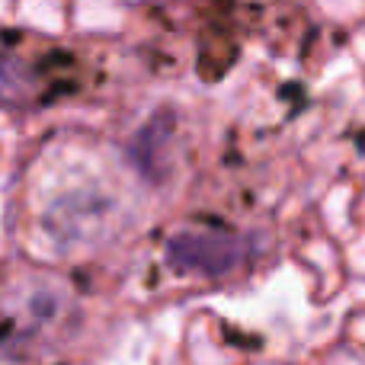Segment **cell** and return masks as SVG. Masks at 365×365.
I'll return each mask as SVG.
<instances>
[{"mask_svg": "<svg viewBox=\"0 0 365 365\" xmlns=\"http://www.w3.org/2000/svg\"><path fill=\"white\" fill-rule=\"evenodd\" d=\"M164 266L199 292H240L259 269V250L247 231L218 218H192L164 240Z\"/></svg>", "mask_w": 365, "mask_h": 365, "instance_id": "obj_1", "label": "cell"}, {"mask_svg": "<svg viewBox=\"0 0 365 365\" xmlns=\"http://www.w3.org/2000/svg\"><path fill=\"white\" fill-rule=\"evenodd\" d=\"M81 64L68 48H32L0 29V103H51L81 87Z\"/></svg>", "mask_w": 365, "mask_h": 365, "instance_id": "obj_2", "label": "cell"}, {"mask_svg": "<svg viewBox=\"0 0 365 365\" xmlns=\"http://www.w3.org/2000/svg\"><path fill=\"white\" fill-rule=\"evenodd\" d=\"M289 259L308 282V302L314 308H327L349 289L340 240L321 231L314 221H311V227L295 231V237L289 240Z\"/></svg>", "mask_w": 365, "mask_h": 365, "instance_id": "obj_3", "label": "cell"}, {"mask_svg": "<svg viewBox=\"0 0 365 365\" xmlns=\"http://www.w3.org/2000/svg\"><path fill=\"white\" fill-rule=\"evenodd\" d=\"M253 356H263L259 334L240 327L237 321L212 308H199L186 327L189 365H244Z\"/></svg>", "mask_w": 365, "mask_h": 365, "instance_id": "obj_4", "label": "cell"}, {"mask_svg": "<svg viewBox=\"0 0 365 365\" xmlns=\"http://www.w3.org/2000/svg\"><path fill=\"white\" fill-rule=\"evenodd\" d=\"M177 132H180V122L173 109H158L145 125L135 132L132 145H128V158L132 164L138 167L141 177L160 182L167 177V167L173 160V148H177Z\"/></svg>", "mask_w": 365, "mask_h": 365, "instance_id": "obj_5", "label": "cell"}, {"mask_svg": "<svg viewBox=\"0 0 365 365\" xmlns=\"http://www.w3.org/2000/svg\"><path fill=\"white\" fill-rule=\"evenodd\" d=\"M356 192H359V177H353V173H336V177H330L314 199L311 221H314L321 231H327L330 237L346 240L349 234L356 231L353 227Z\"/></svg>", "mask_w": 365, "mask_h": 365, "instance_id": "obj_6", "label": "cell"}, {"mask_svg": "<svg viewBox=\"0 0 365 365\" xmlns=\"http://www.w3.org/2000/svg\"><path fill=\"white\" fill-rule=\"evenodd\" d=\"M304 10L314 23L340 32L343 38L365 23V0H304Z\"/></svg>", "mask_w": 365, "mask_h": 365, "instance_id": "obj_7", "label": "cell"}, {"mask_svg": "<svg viewBox=\"0 0 365 365\" xmlns=\"http://www.w3.org/2000/svg\"><path fill=\"white\" fill-rule=\"evenodd\" d=\"M154 4L177 16H199L202 23H208V19L234 16L240 0H154Z\"/></svg>", "mask_w": 365, "mask_h": 365, "instance_id": "obj_8", "label": "cell"}, {"mask_svg": "<svg viewBox=\"0 0 365 365\" xmlns=\"http://www.w3.org/2000/svg\"><path fill=\"white\" fill-rule=\"evenodd\" d=\"M311 365H365V353L336 334L334 340L321 343V346L314 349V359H311Z\"/></svg>", "mask_w": 365, "mask_h": 365, "instance_id": "obj_9", "label": "cell"}, {"mask_svg": "<svg viewBox=\"0 0 365 365\" xmlns=\"http://www.w3.org/2000/svg\"><path fill=\"white\" fill-rule=\"evenodd\" d=\"M343 247V263H346L349 282H365V234L353 231L346 240H340Z\"/></svg>", "mask_w": 365, "mask_h": 365, "instance_id": "obj_10", "label": "cell"}, {"mask_svg": "<svg viewBox=\"0 0 365 365\" xmlns=\"http://www.w3.org/2000/svg\"><path fill=\"white\" fill-rule=\"evenodd\" d=\"M340 336H343V340H349L353 346H359L362 353H365V302L353 304V308L343 314V321H340Z\"/></svg>", "mask_w": 365, "mask_h": 365, "instance_id": "obj_11", "label": "cell"}, {"mask_svg": "<svg viewBox=\"0 0 365 365\" xmlns=\"http://www.w3.org/2000/svg\"><path fill=\"white\" fill-rule=\"evenodd\" d=\"M343 48H346L349 61L356 64V68H365V23L359 26V29H353L346 38H343Z\"/></svg>", "mask_w": 365, "mask_h": 365, "instance_id": "obj_12", "label": "cell"}, {"mask_svg": "<svg viewBox=\"0 0 365 365\" xmlns=\"http://www.w3.org/2000/svg\"><path fill=\"white\" fill-rule=\"evenodd\" d=\"M353 227L365 234V177H359V192H356V205H353Z\"/></svg>", "mask_w": 365, "mask_h": 365, "instance_id": "obj_13", "label": "cell"}, {"mask_svg": "<svg viewBox=\"0 0 365 365\" xmlns=\"http://www.w3.org/2000/svg\"><path fill=\"white\" fill-rule=\"evenodd\" d=\"M244 365H295L292 359H279V356H253Z\"/></svg>", "mask_w": 365, "mask_h": 365, "instance_id": "obj_14", "label": "cell"}, {"mask_svg": "<svg viewBox=\"0 0 365 365\" xmlns=\"http://www.w3.org/2000/svg\"><path fill=\"white\" fill-rule=\"evenodd\" d=\"M359 81H362V87H365V68L359 71Z\"/></svg>", "mask_w": 365, "mask_h": 365, "instance_id": "obj_15", "label": "cell"}]
</instances>
